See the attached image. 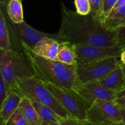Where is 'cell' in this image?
<instances>
[{
	"label": "cell",
	"mask_w": 125,
	"mask_h": 125,
	"mask_svg": "<svg viewBox=\"0 0 125 125\" xmlns=\"http://www.w3.org/2000/svg\"><path fill=\"white\" fill-rule=\"evenodd\" d=\"M120 61L122 64L125 65V50H123L120 56Z\"/></svg>",
	"instance_id": "f1b7e54d"
},
{
	"label": "cell",
	"mask_w": 125,
	"mask_h": 125,
	"mask_svg": "<svg viewBox=\"0 0 125 125\" xmlns=\"http://www.w3.org/2000/svg\"><path fill=\"white\" fill-rule=\"evenodd\" d=\"M82 125H95L90 123V122H89V121L87 120H83V122H82Z\"/></svg>",
	"instance_id": "1f68e13d"
},
{
	"label": "cell",
	"mask_w": 125,
	"mask_h": 125,
	"mask_svg": "<svg viewBox=\"0 0 125 125\" xmlns=\"http://www.w3.org/2000/svg\"><path fill=\"white\" fill-rule=\"evenodd\" d=\"M76 65L90 63L106 58L117 57L120 58L122 48L118 45L111 47L74 45Z\"/></svg>",
	"instance_id": "9c48e42d"
},
{
	"label": "cell",
	"mask_w": 125,
	"mask_h": 125,
	"mask_svg": "<svg viewBox=\"0 0 125 125\" xmlns=\"http://www.w3.org/2000/svg\"><path fill=\"white\" fill-rule=\"evenodd\" d=\"M93 82H95L107 89L118 92L125 86L124 73L121 64L104 77Z\"/></svg>",
	"instance_id": "4fadbf2b"
},
{
	"label": "cell",
	"mask_w": 125,
	"mask_h": 125,
	"mask_svg": "<svg viewBox=\"0 0 125 125\" xmlns=\"http://www.w3.org/2000/svg\"><path fill=\"white\" fill-rule=\"evenodd\" d=\"M0 72L8 93L17 90L18 81L36 76L25 55L2 49H0Z\"/></svg>",
	"instance_id": "3957f363"
},
{
	"label": "cell",
	"mask_w": 125,
	"mask_h": 125,
	"mask_svg": "<svg viewBox=\"0 0 125 125\" xmlns=\"http://www.w3.org/2000/svg\"><path fill=\"white\" fill-rule=\"evenodd\" d=\"M120 109H125V95L117 97L114 101Z\"/></svg>",
	"instance_id": "4316f807"
},
{
	"label": "cell",
	"mask_w": 125,
	"mask_h": 125,
	"mask_svg": "<svg viewBox=\"0 0 125 125\" xmlns=\"http://www.w3.org/2000/svg\"><path fill=\"white\" fill-rule=\"evenodd\" d=\"M124 95H125V87H123V89H121V90H120L119 91L117 92V98L120 97V96H124Z\"/></svg>",
	"instance_id": "f546056e"
},
{
	"label": "cell",
	"mask_w": 125,
	"mask_h": 125,
	"mask_svg": "<svg viewBox=\"0 0 125 125\" xmlns=\"http://www.w3.org/2000/svg\"><path fill=\"white\" fill-rule=\"evenodd\" d=\"M0 49L11 50L9 30L3 12L0 10Z\"/></svg>",
	"instance_id": "d6986e66"
},
{
	"label": "cell",
	"mask_w": 125,
	"mask_h": 125,
	"mask_svg": "<svg viewBox=\"0 0 125 125\" xmlns=\"http://www.w3.org/2000/svg\"><path fill=\"white\" fill-rule=\"evenodd\" d=\"M23 96L18 91L9 92L3 103L0 106V125H6L12 114L19 107Z\"/></svg>",
	"instance_id": "8fae6325"
},
{
	"label": "cell",
	"mask_w": 125,
	"mask_h": 125,
	"mask_svg": "<svg viewBox=\"0 0 125 125\" xmlns=\"http://www.w3.org/2000/svg\"><path fill=\"white\" fill-rule=\"evenodd\" d=\"M87 120L95 125L122 122L120 109L114 101L98 99L87 109Z\"/></svg>",
	"instance_id": "8992f818"
},
{
	"label": "cell",
	"mask_w": 125,
	"mask_h": 125,
	"mask_svg": "<svg viewBox=\"0 0 125 125\" xmlns=\"http://www.w3.org/2000/svg\"><path fill=\"white\" fill-rule=\"evenodd\" d=\"M60 42L50 37H44L37 43L32 49L37 56L48 59L56 60Z\"/></svg>",
	"instance_id": "7c38bea8"
},
{
	"label": "cell",
	"mask_w": 125,
	"mask_h": 125,
	"mask_svg": "<svg viewBox=\"0 0 125 125\" xmlns=\"http://www.w3.org/2000/svg\"><path fill=\"white\" fill-rule=\"evenodd\" d=\"M56 60L67 65H76L74 45L67 42H60Z\"/></svg>",
	"instance_id": "9a60e30c"
},
{
	"label": "cell",
	"mask_w": 125,
	"mask_h": 125,
	"mask_svg": "<svg viewBox=\"0 0 125 125\" xmlns=\"http://www.w3.org/2000/svg\"><path fill=\"white\" fill-rule=\"evenodd\" d=\"M42 82L61 106L68 111L71 117L81 120H87V108L74 94L51 83Z\"/></svg>",
	"instance_id": "ba28073f"
},
{
	"label": "cell",
	"mask_w": 125,
	"mask_h": 125,
	"mask_svg": "<svg viewBox=\"0 0 125 125\" xmlns=\"http://www.w3.org/2000/svg\"><path fill=\"white\" fill-rule=\"evenodd\" d=\"M120 64V58L109 57L90 63L76 65L77 73L82 83H90L104 77Z\"/></svg>",
	"instance_id": "52a82bcc"
},
{
	"label": "cell",
	"mask_w": 125,
	"mask_h": 125,
	"mask_svg": "<svg viewBox=\"0 0 125 125\" xmlns=\"http://www.w3.org/2000/svg\"><path fill=\"white\" fill-rule=\"evenodd\" d=\"M7 22L9 30L10 39L11 50L18 53L24 54L21 46V43H25L31 49L34 47L37 43L44 37H50L59 42L57 34H49L36 30L27 24L25 21L20 24L13 23L9 18L6 10L1 9Z\"/></svg>",
	"instance_id": "5b68a950"
},
{
	"label": "cell",
	"mask_w": 125,
	"mask_h": 125,
	"mask_svg": "<svg viewBox=\"0 0 125 125\" xmlns=\"http://www.w3.org/2000/svg\"><path fill=\"white\" fill-rule=\"evenodd\" d=\"M106 29L115 31L120 28L125 26V5L116 10L111 15L103 21Z\"/></svg>",
	"instance_id": "2e32d148"
},
{
	"label": "cell",
	"mask_w": 125,
	"mask_h": 125,
	"mask_svg": "<svg viewBox=\"0 0 125 125\" xmlns=\"http://www.w3.org/2000/svg\"><path fill=\"white\" fill-rule=\"evenodd\" d=\"M61 24L57 35L60 42L111 47L118 45L115 31L106 29L99 17L82 15L61 2Z\"/></svg>",
	"instance_id": "6da1fadb"
},
{
	"label": "cell",
	"mask_w": 125,
	"mask_h": 125,
	"mask_svg": "<svg viewBox=\"0 0 125 125\" xmlns=\"http://www.w3.org/2000/svg\"><path fill=\"white\" fill-rule=\"evenodd\" d=\"M49 125H61L59 124V123L58 122V121H55V122H51Z\"/></svg>",
	"instance_id": "e575fe53"
},
{
	"label": "cell",
	"mask_w": 125,
	"mask_h": 125,
	"mask_svg": "<svg viewBox=\"0 0 125 125\" xmlns=\"http://www.w3.org/2000/svg\"><path fill=\"white\" fill-rule=\"evenodd\" d=\"M7 94H8V92H7L3 78L0 76V106L3 103L4 101L7 97Z\"/></svg>",
	"instance_id": "484cf974"
},
{
	"label": "cell",
	"mask_w": 125,
	"mask_h": 125,
	"mask_svg": "<svg viewBox=\"0 0 125 125\" xmlns=\"http://www.w3.org/2000/svg\"><path fill=\"white\" fill-rule=\"evenodd\" d=\"M20 1H23V0H20Z\"/></svg>",
	"instance_id": "8d00e7d4"
},
{
	"label": "cell",
	"mask_w": 125,
	"mask_h": 125,
	"mask_svg": "<svg viewBox=\"0 0 125 125\" xmlns=\"http://www.w3.org/2000/svg\"><path fill=\"white\" fill-rule=\"evenodd\" d=\"M21 46L37 78L75 95L76 89L83 83L78 75L76 65H70L57 60L42 57L25 43H21Z\"/></svg>",
	"instance_id": "7a4b0ae2"
},
{
	"label": "cell",
	"mask_w": 125,
	"mask_h": 125,
	"mask_svg": "<svg viewBox=\"0 0 125 125\" xmlns=\"http://www.w3.org/2000/svg\"><path fill=\"white\" fill-rule=\"evenodd\" d=\"M118 92L107 89L95 82L82 83L75 92L77 97L87 109L96 100L114 101Z\"/></svg>",
	"instance_id": "30bf717a"
},
{
	"label": "cell",
	"mask_w": 125,
	"mask_h": 125,
	"mask_svg": "<svg viewBox=\"0 0 125 125\" xmlns=\"http://www.w3.org/2000/svg\"><path fill=\"white\" fill-rule=\"evenodd\" d=\"M120 112L122 117V122L125 125V109H121Z\"/></svg>",
	"instance_id": "4dcf8cb0"
},
{
	"label": "cell",
	"mask_w": 125,
	"mask_h": 125,
	"mask_svg": "<svg viewBox=\"0 0 125 125\" xmlns=\"http://www.w3.org/2000/svg\"><path fill=\"white\" fill-rule=\"evenodd\" d=\"M19 108L26 121V125H42V119L33 106L31 100L23 95Z\"/></svg>",
	"instance_id": "5bb4252c"
},
{
	"label": "cell",
	"mask_w": 125,
	"mask_h": 125,
	"mask_svg": "<svg viewBox=\"0 0 125 125\" xmlns=\"http://www.w3.org/2000/svg\"><path fill=\"white\" fill-rule=\"evenodd\" d=\"M30 100H31L33 106L42 119V125H49L51 122L58 121V118L60 117H59L50 107L35 100L31 99Z\"/></svg>",
	"instance_id": "ac0fdd59"
},
{
	"label": "cell",
	"mask_w": 125,
	"mask_h": 125,
	"mask_svg": "<svg viewBox=\"0 0 125 125\" xmlns=\"http://www.w3.org/2000/svg\"><path fill=\"white\" fill-rule=\"evenodd\" d=\"M124 5H125V0H117V2H116V3L115 4V5L114 6V7H112V9H111V10L110 11L107 17H109L110 15H112V13H113L116 10L118 9L119 8V7H120L121 6H124ZM107 17H106V18H107Z\"/></svg>",
	"instance_id": "83f0119b"
},
{
	"label": "cell",
	"mask_w": 125,
	"mask_h": 125,
	"mask_svg": "<svg viewBox=\"0 0 125 125\" xmlns=\"http://www.w3.org/2000/svg\"><path fill=\"white\" fill-rule=\"evenodd\" d=\"M6 12L13 23L20 24L24 21L23 6L20 0H10L7 4Z\"/></svg>",
	"instance_id": "e0dca14e"
},
{
	"label": "cell",
	"mask_w": 125,
	"mask_h": 125,
	"mask_svg": "<svg viewBox=\"0 0 125 125\" xmlns=\"http://www.w3.org/2000/svg\"><path fill=\"white\" fill-rule=\"evenodd\" d=\"M122 50H125V46H123V47H122Z\"/></svg>",
	"instance_id": "d590c367"
},
{
	"label": "cell",
	"mask_w": 125,
	"mask_h": 125,
	"mask_svg": "<svg viewBox=\"0 0 125 125\" xmlns=\"http://www.w3.org/2000/svg\"><path fill=\"white\" fill-rule=\"evenodd\" d=\"M117 1V0H103V13L101 18L102 22L107 17L110 11L111 10Z\"/></svg>",
	"instance_id": "603a6c76"
},
{
	"label": "cell",
	"mask_w": 125,
	"mask_h": 125,
	"mask_svg": "<svg viewBox=\"0 0 125 125\" xmlns=\"http://www.w3.org/2000/svg\"><path fill=\"white\" fill-rule=\"evenodd\" d=\"M107 125H125L124 123H123L122 122H117V123H114L112 124Z\"/></svg>",
	"instance_id": "836d02e7"
},
{
	"label": "cell",
	"mask_w": 125,
	"mask_h": 125,
	"mask_svg": "<svg viewBox=\"0 0 125 125\" xmlns=\"http://www.w3.org/2000/svg\"><path fill=\"white\" fill-rule=\"evenodd\" d=\"M121 67H122V70H123V73H124V76H125V86L124 87H125V65L124 64H122V63H121Z\"/></svg>",
	"instance_id": "d6a6232c"
},
{
	"label": "cell",
	"mask_w": 125,
	"mask_h": 125,
	"mask_svg": "<svg viewBox=\"0 0 125 125\" xmlns=\"http://www.w3.org/2000/svg\"><path fill=\"white\" fill-rule=\"evenodd\" d=\"M89 2L90 14L99 17L101 20L103 13V0H89Z\"/></svg>",
	"instance_id": "ffe728a7"
},
{
	"label": "cell",
	"mask_w": 125,
	"mask_h": 125,
	"mask_svg": "<svg viewBox=\"0 0 125 125\" xmlns=\"http://www.w3.org/2000/svg\"><path fill=\"white\" fill-rule=\"evenodd\" d=\"M74 5L77 13L82 15L90 13V5L89 0H74Z\"/></svg>",
	"instance_id": "44dd1931"
},
{
	"label": "cell",
	"mask_w": 125,
	"mask_h": 125,
	"mask_svg": "<svg viewBox=\"0 0 125 125\" xmlns=\"http://www.w3.org/2000/svg\"><path fill=\"white\" fill-rule=\"evenodd\" d=\"M82 122L83 120L73 117H68L67 118L59 117L58 118V122L61 125H82Z\"/></svg>",
	"instance_id": "cb8c5ba5"
},
{
	"label": "cell",
	"mask_w": 125,
	"mask_h": 125,
	"mask_svg": "<svg viewBox=\"0 0 125 125\" xmlns=\"http://www.w3.org/2000/svg\"><path fill=\"white\" fill-rule=\"evenodd\" d=\"M15 91H18L29 99L48 106L61 118L72 117L68 111L61 106L49 91L42 81L36 76L18 81L17 89Z\"/></svg>",
	"instance_id": "277c9868"
},
{
	"label": "cell",
	"mask_w": 125,
	"mask_h": 125,
	"mask_svg": "<svg viewBox=\"0 0 125 125\" xmlns=\"http://www.w3.org/2000/svg\"><path fill=\"white\" fill-rule=\"evenodd\" d=\"M117 39L118 46L123 47L125 46V26L120 28L116 31Z\"/></svg>",
	"instance_id": "d4e9b609"
},
{
	"label": "cell",
	"mask_w": 125,
	"mask_h": 125,
	"mask_svg": "<svg viewBox=\"0 0 125 125\" xmlns=\"http://www.w3.org/2000/svg\"><path fill=\"white\" fill-rule=\"evenodd\" d=\"M6 125H26V121L20 108L18 107L12 114Z\"/></svg>",
	"instance_id": "7402d4cb"
}]
</instances>
